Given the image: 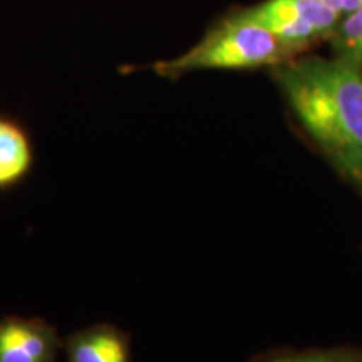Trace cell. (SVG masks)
<instances>
[{"label": "cell", "mask_w": 362, "mask_h": 362, "mask_svg": "<svg viewBox=\"0 0 362 362\" xmlns=\"http://www.w3.org/2000/svg\"><path fill=\"white\" fill-rule=\"evenodd\" d=\"M33 151L24 131L0 119V188L17 183L30 168Z\"/></svg>", "instance_id": "obj_6"}, {"label": "cell", "mask_w": 362, "mask_h": 362, "mask_svg": "<svg viewBox=\"0 0 362 362\" xmlns=\"http://www.w3.org/2000/svg\"><path fill=\"white\" fill-rule=\"evenodd\" d=\"M0 362H35L8 334L0 327Z\"/></svg>", "instance_id": "obj_9"}, {"label": "cell", "mask_w": 362, "mask_h": 362, "mask_svg": "<svg viewBox=\"0 0 362 362\" xmlns=\"http://www.w3.org/2000/svg\"><path fill=\"white\" fill-rule=\"evenodd\" d=\"M242 13L296 51L332 33L342 19L325 0H265Z\"/></svg>", "instance_id": "obj_3"}, {"label": "cell", "mask_w": 362, "mask_h": 362, "mask_svg": "<svg viewBox=\"0 0 362 362\" xmlns=\"http://www.w3.org/2000/svg\"><path fill=\"white\" fill-rule=\"evenodd\" d=\"M293 51L296 49L240 12L211 30L188 52L171 61L158 62L155 71L161 76L175 78L205 69H257L280 64Z\"/></svg>", "instance_id": "obj_2"}, {"label": "cell", "mask_w": 362, "mask_h": 362, "mask_svg": "<svg viewBox=\"0 0 362 362\" xmlns=\"http://www.w3.org/2000/svg\"><path fill=\"white\" fill-rule=\"evenodd\" d=\"M277 78L324 155L362 187V69L341 57H309L282 66Z\"/></svg>", "instance_id": "obj_1"}, {"label": "cell", "mask_w": 362, "mask_h": 362, "mask_svg": "<svg viewBox=\"0 0 362 362\" xmlns=\"http://www.w3.org/2000/svg\"><path fill=\"white\" fill-rule=\"evenodd\" d=\"M325 2H327L341 17L354 12L357 7L362 6V0H325Z\"/></svg>", "instance_id": "obj_10"}, {"label": "cell", "mask_w": 362, "mask_h": 362, "mask_svg": "<svg viewBox=\"0 0 362 362\" xmlns=\"http://www.w3.org/2000/svg\"><path fill=\"white\" fill-rule=\"evenodd\" d=\"M336 29L337 57L362 69V6L344 16Z\"/></svg>", "instance_id": "obj_7"}, {"label": "cell", "mask_w": 362, "mask_h": 362, "mask_svg": "<svg viewBox=\"0 0 362 362\" xmlns=\"http://www.w3.org/2000/svg\"><path fill=\"white\" fill-rule=\"evenodd\" d=\"M270 362H362V351L354 349H332L314 351L304 354H293L274 359Z\"/></svg>", "instance_id": "obj_8"}, {"label": "cell", "mask_w": 362, "mask_h": 362, "mask_svg": "<svg viewBox=\"0 0 362 362\" xmlns=\"http://www.w3.org/2000/svg\"><path fill=\"white\" fill-rule=\"evenodd\" d=\"M67 362H129L128 339L110 324L72 334L66 342Z\"/></svg>", "instance_id": "obj_4"}, {"label": "cell", "mask_w": 362, "mask_h": 362, "mask_svg": "<svg viewBox=\"0 0 362 362\" xmlns=\"http://www.w3.org/2000/svg\"><path fill=\"white\" fill-rule=\"evenodd\" d=\"M0 327L35 362H57L61 339L52 325L40 319L7 317L0 320Z\"/></svg>", "instance_id": "obj_5"}]
</instances>
